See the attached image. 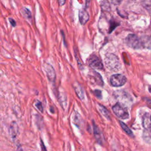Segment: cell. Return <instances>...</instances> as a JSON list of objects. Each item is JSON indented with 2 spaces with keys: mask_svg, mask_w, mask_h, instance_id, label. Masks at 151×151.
I'll return each instance as SVG.
<instances>
[{
  "mask_svg": "<svg viewBox=\"0 0 151 151\" xmlns=\"http://www.w3.org/2000/svg\"><path fill=\"white\" fill-rule=\"evenodd\" d=\"M106 64L110 70L114 71L119 70L121 67L119 58L113 54L107 55L106 59Z\"/></svg>",
  "mask_w": 151,
  "mask_h": 151,
  "instance_id": "6da1fadb",
  "label": "cell"
},
{
  "mask_svg": "<svg viewBox=\"0 0 151 151\" xmlns=\"http://www.w3.org/2000/svg\"><path fill=\"white\" fill-rule=\"evenodd\" d=\"M112 109L114 114L119 118L126 119L129 116L127 109L123 104H120V103H117L113 106Z\"/></svg>",
  "mask_w": 151,
  "mask_h": 151,
  "instance_id": "7a4b0ae2",
  "label": "cell"
},
{
  "mask_svg": "<svg viewBox=\"0 0 151 151\" xmlns=\"http://www.w3.org/2000/svg\"><path fill=\"white\" fill-rule=\"evenodd\" d=\"M126 43L127 46L137 49L142 47V42L140 39L134 34H129L126 38Z\"/></svg>",
  "mask_w": 151,
  "mask_h": 151,
  "instance_id": "3957f363",
  "label": "cell"
},
{
  "mask_svg": "<svg viewBox=\"0 0 151 151\" xmlns=\"http://www.w3.org/2000/svg\"><path fill=\"white\" fill-rule=\"evenodd\" d=\"M87 64L88 65L94 69L102 70L103 65L99 58L94 54L91 55L87 59Z\"/></svg>",
  "mask_w": 151,
  "mask_h": 151,
  "instance_id": "277c9868",
  "label": "cell"
},
{
  "mask_svg": "<svg viewBox=\"0 0 151 151\" xmlns=\"http://www.w3.org/2000/svg\"><path fill=\"white\" fill-rule=\"evenodd\" d=\"M111 84L114 87H120L126 82V78L122 74H114L110 77Z\"/></svg>",
  "mask_w": 151,
  "mask_h": 151,
  "instance_id": "5b68a950",
  "label": "cell"
},
{
  "mask_svg": "<svg viewBox=\"0 0 151 151\" xmlns=\"http://www.w3.org/2000/svg\"><path fill=\"white\" fill-rule=\"evenodd\" d=\"M44 68L48 80L51 83H54L56 78V74L52 65L49 63H46L44 65Z\"/></svg>",
  "mask_w": 151,
  "mask_h": 151,
  "instance_id": "8992f818",
  "label": "cell"
},
{
  "mask_svg": "<svg viewBox=\"0 0 151 151\" xmlns=\"http://www.w3.org/2000/svg\"><path fill=\"white\" fill-rule=\"evenodd\" d=\"M93 132H94V135L95 136V138L97 142L100 143V145H102V143L104 141V137L103 136V134L100 130L99 129L98 126L95 124V122H93Z\"/></svg>",
  "mask_w": 151,
  "mask_h": 151,
  "instance_id": "52a82bcc",
  "label": "cell"
},
{
  "mask_svg": "<svg viewBox=\"0 0 151 151\" xmlns=\"http://www.w3.org/2000/svg\"><path fill=\"white\" fill-rule=\"evenodd\" d=\"M78 18L80 23L81 25H84L89 19L88 13L84 9H81L79 11L78 13Z\"/></svg>",
  "mask_w": 151,
  "mask_h": 151,
  "instance_id": "ba28073f",
  "label": "cell"
},
{
  "mask_svg": "<svg viewBox=\"0 0 151 151\" xmlns=\"http://www.w3.org/2000/svg\"><path fill=\"white\" fill-rule=\"evenodd\" d=\"M18 124L15 122H12L9 129V133L11 138L13 139H15L18 134Z\"/></svg>",
  "mask_w": 151,
  "mask_h": 151,
  "instance_id": "9c48e42d",
  "label": "cell"
},
{
  "mask_svg": "<svg viewBox=\"0 0 151 151\" xmlns=\"http://www.w3.org/2000/svg\"><path fill=\"white\" fill-rule=\"evenodd\" d=\"M73 87L78 97L80 100H83L84 99V94L81 86L78 83L76 82L73 84Z\"/></svg>",
  "mask_w": 151,
  "mask_h": 151,
  "instance_id": "30bf717a",
  "label": "cell"
},
{
  "mask_svg": "<svg viewBox=\"0 0 151 151\" xmlns=\"http://www.w3.org/2000/svg\"><path fill=\"white\" fill-rule=\"evenodd\" d=\"M143 126L145 129L151 132V121L149 119L147 114H145L143 118Z\"/></svg>",
  "mask_w": 151,
  "mask_h": 151,
  "instance_id": "8fae6325",
  "label": "cell"
},
{
  "mask_svg": "<svg viewBox=\"0 0 151 151\" xmlns=\"http://www.w3.org/2000/svg\"><path fill=\"white\" fill-rule=\"evenodd\" d=\"M81 117L80 115L77 112H74V113L73 114V123L77 126V127H80V125L81 124Z\"/></svg>",
  "mask_w": 151,
  "mask_h": 151,
  "instance_id": "7c38bea8",
  "label": "cell"
},
{
  "mask_svg": "<svg viewBox=\"0 0 151 151\" xmlns=\"http://www.w3.org/2000/svg\"><path fill=\"white\" fill-rule=\"evenodd\" d=\"M98 108L101 113L107 119H110V114L108 110L102 105L98 104Z\"/></svg>",
  "mask_w": 151,
  "mask_h": 151,
  "instance_id": "4fadbf2b",
  "label": "cell"
},
{
  "mask_svg": "<svg viewBox=\"0 0 151 151\" xmlns=\"http://www.w3.org/2000/svg\"><path fill=\"white\" fill-rule=\"evenodd\" d=\"M21 13H22V15L24 16V17H25L27 19H31L32 17L31 11L27 8L24 7L21 9Z\"/></svg>",
  "mask_w": 151,
  "mask_h": 151,
  "instance_id": "5bb4252c",
  "label": "cell"
},
{
  "mask_svg": "<svg viewBox=\"0 0 151 151\" xmlns=\"http://www.w3.org/2000/svg\"><path fill=\"white\" fill-rule=\"evenodd\" d=\"M119 122H120V124L121 127H122V129H123V130L127 134H129L130 136H133V133H132V132L131 131V130L129 129V127H128V126L126 124H124L123 122H122L121 121H120Z\"/></svg>",
  "mask_w": 151,
  "mask_h": 151,
  "instance_id": "9a60e30c",
  "label": "cell"
},
{
  "mask_svg": "<svg viewBox=\"0 0 151 151\" xmlns=\"http://www.w3.org/2000/svg\"><path fill=\"white\" fill-rule=\"evenodd\" d=\"M35 106L38 109V110L41 113L43 112V106L41 102L38 100L35 101Z\"/></svg>",
  "mask_w": 151,
  "mask_h": 151,
  "instance_id": "2e32d148",
  "label": "cell"
},
{
  "mask_svg": "<svg viewBox=\"0 0 151 151\" xmlns=\"http://www.w3.org/2000/svg\"><path fill=\"white\" fill-rule=\"evenodd\" d=\"M94 95L99 99H101L102 98V94H101V91L99 90H95L94 91Z\"/></svg>",
  "mask_w": 151,
  "mask_h": 151,
  "instance_id": "e0dca14e",
  "label": "cell"
},
{
  "mask_svg": "<svg viewBox=\"0 0 151 151\" xmlns=\"http://www.w3.org/2000/svg\"><path fill=\"white\" fill-rule=\"evenodd\" d=\"M40 146H41V151H47L46 147L43 142V141L42 140V139H40Z\"/></svg>",
  "mask_w": 151,
  "mask_h": 151,
  "instance_id": "ac0fdd59",
  "label": "cell"
},
{
  "mask_svg": "<svg viewBox=\"0 0 151 151\" xmlns=\"http://www.w3.org/2000/svg\"><path fill=\"white\" fill-rule=\"evenodd\" d=\"M110 3L113 4L114 5H119L122 1V0H108Z\"/></svg>",
  "mask_w": 151,
  "mask_h": 151,
  "instance_id": "d6986e66",
  "label": "cell"
},
{
  "mask_svg": "<svg viewBox=\"0 0 151 151\" xmlns=\"http://www.w3.org/2000/svg\"><path fill=\"white\" fill-rule=\"evenodd\" d=\"M8 20L11 24V25L13 27H15L16 26V22L15 21V20L13 19V18H8Z\"/></svg>",
  "mask_w": 151,
  "mask_h": 151,
  "instance_id": "ffe728a7",
  "label": "cell"
},
{
  "mask_svg": "<svg viewBox=\"0 0 151 151\" xmlns=\"http://www.w3.org/2000/svg\"><path fill=\"white\" fill-rule=\"evenodd\" d=\"M66 0H58V4L60 6H63L65 4Z\"/></svg>",
  "mask_w": 151,
  "mask_h": 151,
  "instance_id": "44dd1931",
  "label": "cell"
},
{
  "mask_svg": "<svg viewBox=\"0 0 151 151\" xmlns=\"http://www.w3.org/2000/svg\"><path fill=\"white\" fill-rule=\"evenodd\" d=\"M146 104L148 106V107L151 109V100L149 99H146Z\"/></svg>",
  "mask_w": 151,
  "mask_h": 151,
  "instance_id": "7402d4cb",
  "label": "cell"
},
{
  "mask_svg": "<svg viewBox=\"0 0 151 151\" xmlns=\"http://www.w3.org/2000/svg\"><path fill=\"white\" fill-rule=\"evenodd\" d=\"M61 34H62V37H63V41H64V45L66 47V43H65V35H64V33L63 32V30H61Z\"/></svg>",
  "mask_w": 151,
  "mask_h": 151,
  "instance_id": "603a6c76",
  "label": "cell"
},
{
  "mask_svg": "<svg viewBox=\"0 0 151 151\" xmlns=\"http://www.w3.org/2000/svg\"><path fill=\"white\" fill-rule=\"evenodd\" d=\"M85 1H86V7H87L88 4H90L91 0H85Z\"/></svg>",
  "mask_w": 151,
  "mask_h": 151,
  "instance_id": "cb8c5ba5",
  "label": "cell"
},
{
  "mask_svg": "<svg viewBox=\"0 0 151 151\" xmlns=\"http://www.w3.org/2000/svg\"><path fill=\"white\" fill-rule=\"evenodd\" d=\"M149 91H150V93H151V87L149 88Z\"/></svg>",
  "mask_w": 151,
  "mask_h": 151,
  "instance_id": "d4e9b609",
  "label": "cell"
},
{
  "mask_svg": "<svg viewBox=\"0 0 151 151\" xmlns=\"http://www.w3.org/2000/svg\"><path fill=\"white\" fill-rule=\"evenodd\" d=\"M150 121H151V115H150Z\"/></svg>",
  "mask_w": 151,
  "mask_h": 151,
  "instance_id": "484cf974",
  "label": "cell"
}]
</instances>
